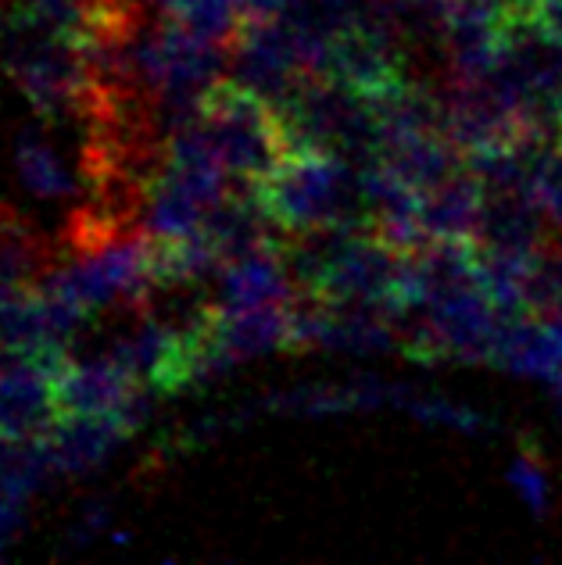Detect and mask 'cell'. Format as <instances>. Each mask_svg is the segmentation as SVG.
<instances>
[{"label": "cell", "mask_w": 562, "mask_h": 565, "mask_svg": "<svg viewBox=\"0 0 562 565\" xmlns=\"http://www.w3.org/2000/svg\"><path fill=\"white\" fill-rule=\"evenodd\" d=\"M198 122L209 132L219 161L236 183L255 186L298 151L279 118L276 104L265 100L241 79H219L198 104Z\"/></svg>", "instance_id": "obj_3"}, {"label": "cell", "mask_w": 562, "mask_h": 565, "mask_svg": "<svg viewBox=\"0 0 562 565\" xmlns=\"http://www.w3.org/2000/svg\"><path fill=\"white\" fill-rule=\"evenodd\" d=\"M512 487L520 490V498L527 501V509L534 515H544V509H549V480H544V469L538 466L534 455H520L512 462V472H509Z\"/></svg>", "instance_id": "obj_16"}, {"label": "cell", "mask_w": 562, "mask_h": 565, "mask_svg": "<svg viewBox=\"0 0 562 565\" xmlns=\"http://www.w3.org/2000/svg\"><path fill=\"white\" fill-rule=\"evenodd\" d=\"M11 161L19 183L40 201H68L79 193V180L72 175V169L57 154V147L51 143L47 129L29 122L14 132L11 143Z\"/></svg>", "instance_id": "obj_12"}, {"label": "cell", "mask_w": 562, "mask_h": 565, "mask_svg": "<svg viewBox=\"0 0 562 565\" xmlns=\"http://www.w3.org/2000/svg\"><path fill=\"white\" fill-rule=\"evenodd\" d=\"M298 294L290 269L279 247H265L255 255L233 258L215 279L219 308H258V305H287Z\"/></svg>", "instance_id": "obj_9"}, {"label": "cell", "mask_w": 562, "mask_h": 565, "mask_svg": "<svg viewBox=\"0 0 562 565\" xmlns=\"http://www.w3.org/2000/svg\"><path fill=\"white\" fill-rule=\"evenodd\" d=\"M284 233L319 226H365L359 169L333 151H294L269 180L251 186Z\"/></svg>", "instance_id": "obj_2"}, {"label": "cell", "mask_w": 562, "mask_h": 565, "mask_svg": "<svg viewBox=\"0 0 562 565\" xmlns=\"http://www.w3.org/2000/svg\"><path fill=\"white\" fill-rule=\"evenodd\" d=\"M108 526H112V512H108V504H86L83 509V515H79V523L72 526V544H91V541H97V537H105L108 533Z\"/></svg>", "instance_id": "obj_17"}, {"label": "cell", "mask_w": 562, "mask_h": 565, "mask_svg": "<svg viewBox=\"0 0 562 565\" xmlns=\"http://www.w3.org/2000/svg\"><path fill=\"white\" fill-rule=\"evenodd\" d=\"M54 247L29 230L19 215L0 207V290L36 287L54 269Z\"/></svg>", "instance_id": "obj_13"}, {"label": "cell", "mask_w": 562, "mask_h": 565, "mask_svg": "<svg viewBox=\"0 0 562 565\" xmlns=\"http://www.w3.org/2000/svg\"><path fill=\"white\" fill-rule=\"evenodd\" d=\"M57 419L51 365L11 354L0 369V434L11 440H40Z\"/></svg>", "instance_id": "obj_5"}, {"label": "cell", "mask_w": 562, "mask_h": 565, "mask_svg": "<svg viewBox=\"0 0 562 565\" xmlns=\"http://www.w3.org/2000/svg\"><path fill=\"white\" fill-rule=\"evenodd\" d=\"M51 376L57 415H115L132 434L147 423L158 397L123 362H115L108 351L97 354V359H72V354H65L51 369Z\"/></svg>", "instance_id": "obj_4"}, {"label": "cell", "mask_w": 562, "mask_h": 565, "mask_svg": "<svg viewBox=\"0 0 562 565\" xmlns=\"http://www.w3.org/2000/svg\"><path fill=\"white\" fill-rule=\"evenodd\" d=\"M215 344L230 354L233 365L273 351H290L294 326L290 301L287 305H258V308H219L212 316Z\"/></svg>", "instance_id": "obj_8"}, {"label": "cell", "mask_w": 562, "mask_h": 565, "mask_svg": "<svg viewBox=\"0 0 562 565\" xmlns=\"http://www.w3.org/2000/svg\"><path fill=\"white\" fill-rule=\"evenodd\" d=\"M388 4L402 14V22H441V0H388Z\"/></svg>", "instance_id": "obj_18"}, {"label": "cell", "mask_w": 562, "mask_h": 565, "mask_svg": "<svg viewBox=\"0 0 562 565\" xmlns=\"http://www.w3.org/2000/svg\"><path fill=\"white\" fill-rule=\"evenodd\" d=\"M19 4L76 40L86 33V25H91V0H19Z\"/></svg>", "instance_id": "obj_15"}, {"label": "cell", "mask_w": 562, "mask_h": 565, "mask_svg": "<svg viewBox=\"0 0 562 565\" xmlns=\"http://www.w3.org/2000/svg\"><path fill=\"white\" fill-rule=\"evenodd\" d=\"M132 429L115 415H57L43 448L57 476H86L108 462Z\"/></svg>", "instance_id": "obj_6"}, {"label": "cell", "mask_w": 562, "mask_h": 565, "mask_svg": "<svg viewBox=\"0 0 562 565\" xmlns=\"http://www.w3.org/2000/svg\"><path fill=\"white\" fill-rule=\"evenodd\" d=\"M484 207V183L469 166L448 175L445 183L420 193V222L431 241H477Z\"/></svg>", "instance_id": "obj_10"}, {"label": "cell", "mask_w": 562, "mask_h": 565, "mask_svg": "<svg viewBox=\"0 0 562 565\" xmlns=\"http://www.w3.org/2000/svg\"><path fill=\"white\" fill-rule=\"evenodd\" d=\"M491 365L530 380H562V319L512 316L501 326Z\"/></svg>", "instance_id": "obj_7"}, {"label": "cell", "mask_w": 562, "mask_h": 565, "mask_svg": "<svg viewBox=\"0 0 562 565\" xmlns=\"http://www.w3.org/2000/svg\"><path fill=\"white\" fill-rule=\"evenodd\" d=\"M534 198L541 212L549 215L555 236H562V140H555L541 158L534 172Z\"/></svg>", "instance_id": "obj_14"}, {"label": "cell", "mask_w": 562, "mask_h": 565, "mask_svg": "<svg viewBox=\"0 0 562 565\" xmlns=\"http://www.w3.org/2000/svg\"><path fill=\"white\" fill-rule=\"evenodd\" d=\"M377 161L416 193L445 183L448 175L466 169V154L448 140V132H423V137L391 140L380 147Z\"/></svg>", "instance_id": "obj_11"}, {"label": "cell", "mask_w": 562, "mask_h": 565, "mask_svg": "<svg viewBox=\"0 0 562 565\" xmlns=\"http://www.w3.org/2000/svg\"><path fill=\"white\" fill-rule=\"evenodd\" d=\"M0 68L54 122H83L94 97V79L76 36L43 22L19 0H0Z\"/></svg>", "instance_id": "obj_1"}]
</instances>
